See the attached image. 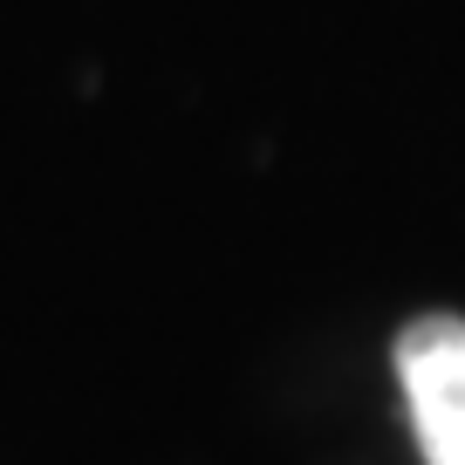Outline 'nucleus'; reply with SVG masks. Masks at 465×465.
I'll use <instances>...</instances> for the list:
<instances>
[{"label":"nucleus","instance_id":"1","mask_svg":"<svg viewBox=\"0 0 465 465\" xmlns=\"http://www.w3.org/2000/svg\"><path fill=\"white\" fill-rule=\"evenodd\" d=\"M397 383L424 465H465V315H418L397 335Z\"/></svg>","mask_w":465,"mask_h":465}]
</instances>
